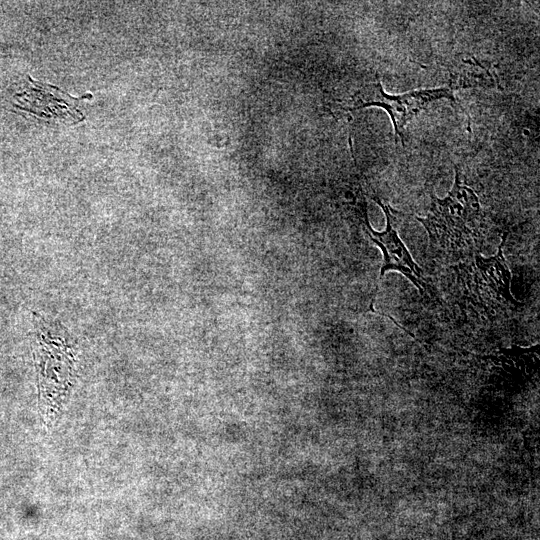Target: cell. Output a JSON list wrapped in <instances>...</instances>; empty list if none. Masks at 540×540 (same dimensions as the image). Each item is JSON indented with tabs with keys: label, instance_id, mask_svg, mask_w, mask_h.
I'll return each mask as SVG.
<instances>
[{
	"label": "cell",
	"instance_id": "7a4b0ae2",
	"mask_svg": "<svg viewBox=\"0 0 540 540\" xmlns=\"http://www.w3.org/2000/svg\"><path fill=\"white\" fill-rule=\"evenodd\" d=\"M442 98L458 103L451 87L421 89L390 95L383 90L381 83L377 82L366 88L364 95L358 97L356 108L376 106L386 110L392 120L395 135L404 146L406 124L433 101Z\"/></svg>",
	"mask_w": 540,
	"mask_h": 540
},
{
	"label": "cell",
	"instance_id": "3957f363",
	"mask_svg": "<svg viewBox=\"0 0 540 540\" xmlns=\"http://www.w3.org/2000/svg\"><path fill=\"white\" fill-rule=\"evenodd\" d=\"M373 199L382 208L387 219L386 229L382 232H378L371 227L367 216H365L367 235L371 241L381 249L383 254V263L379 279H381L389 270L398 271L409 279L421 293H423L426 289V282L423 277L422 269L413 260L407 247L394 228L392 208L389 205L384 204L376 196H374Z\"/></svg>",
	"mask_w": 540,
	"mask_h": 540
},
{
	"label": "cell",
	"instance_id": "5b68a950",
	"mask_svg": "<svg viewBox=\"0 0 540 540\" xmlns=\"http://www.w3.org/2000/svg\"><path fill=\"white\" fill-rule=\"evenodd\" d=\"M506 235L502 239L498 253L490 258L475 256L474 280L484 298L500 302L515 301L510 294L511 273L503 256Z\"/></svg>",
	"mask_w": 540,
	"mask_h": 540
},
{
	"label": "cell",
	"instance_id": "277c9868",
	"mask_svg": "<svg viewBox=\"0 0 540 540\" xmlns=\"http://www.w3.org/2000/svg\"><path fill=\"white\" fill-rule=\"evenodd\" d=\"M21 93L15 95V106L40 118L77 123L84 119L77 109L79 99L70 96L55 86L33 81Z\"/></svg>",
	"mask_w": 540,
	"mask_h": 540
},
{
	"label": "cell",
	"instance_id": "6da1fadb",
	"mask_svg": "<svg viewBox=\"0 0 540 540\" xmlns=\"http://www.w3.org/2000/svg\"><path fill=\"white\" fill-rule=\"evenodd\" d=\"M455 179L444 198L430 191L426 217H416L429 237L432 253L440 258L459 260L477 253L483 237V213L475 192L468 187L455 165Z\"/></svg>",
	"mask_w": 540,
	"mask_h": 540
}]
</instances>
